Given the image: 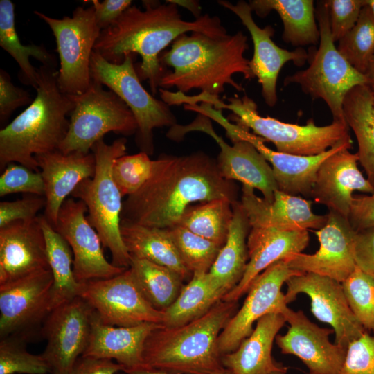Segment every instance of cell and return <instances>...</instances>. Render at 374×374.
<instances>
[{
    "label": "cell",
    "instance_id": "21",
    "mask_svg": "<svg viewBox=\"0 0 374 374\" xmlns=\"http://www.w3.org/2000/svg\"><path fill=\"white\" fill-rule=\"evenodd\" d=\"M217 3L231 10L239 17L249 32L253 44V55L249 66L262 87V96L265 103L274 107L277 101V80L279 73L285 63L292 61L296 66H303L308 61V53L303 48L288 51L276 45L271 37L274 29L271 25L260 28L252 16L249 3L241 0L233 4L228 1Z\"/></svg>",
    "mask_w": 374,
    "mask_h": 374
},
{
    "label": "cell",
    "instance_id": "23",
    "mask_svg": "<svg viewBox=\"0 0 374 374\" xmlns=\"http://www.w3.org/2000/svg\"><path fill=\"white\" fill-rule=\"evenodd\" d=\"M358 156L349 150L337 152L319 166L310 197L348 219L354 191L374 193V186L357 166Z\"/></svg>",
    "mask_w": 374,
    "mask_h": 374
},
{
    "label": "cell",
    "instance_id": "9",
    "mask_svg": "<svg viewBox=\"0 0 374 374\" xmlns=\"http://www.w3.org/2000/svg\"><path fill=\"white\" fill-rule=\"evenodd\" d=\"M92 80L84 92L69 95L74 107L66 135L59 148L62 153L88 154L108 132L125 136L136 132L138 125L131 109L114 92Z\"/></svg>",
    "mask_w": 374,
    "mask_h": 374
},
{
    "label": "cell",
    "instance_id": "15",
    "mask_svg": "<svg viewBox=\"0 0 374 374\" xmlns=\"http://www.w3.org/2000/svg\"><path fill=\"white\" fill-rule=\"evenodd\" d=\"M199 131L211 136L218 144L220 152L216 159L220 172L228 180L240 181L242 185L260 190L263 198L271 202L278 190L272 168L259 151L249 141H232L231 145L214 131L210 118L198 114L189 125L171 127L167 136L179 140L186 133Z\"/></svg>",
    "mask_w": 374,
    "mask_h": 374
},
{
    "label": "cell",
    "instance_id": "39",
    "mask_svg": "<svg viewBox=\"0 0 374 374\" xmlns=\"http://www.w3.org/2000/svg\"><path fill=\"white\" fill-rule=\"evenodd\" d=\"M337 48L354 69L366 73L374 55V15L366 3L355 25L338 42Z\"/></svg>",
    "mask_w": 374,
    "mask_h": 374
},
{
    "label": "cell",
    "instance_id": "45",
    "mask_svg": "<svg viewBox=\"0 0 374 374\" xmlns=\"http://www.w3.org/2000/svg\"><path fill=\"white\" fill-rule=\"evenodd\" d=\"M338 374H374V335L366 331L348 344Z\"/></svg>",
    "mask_w": 374,
    "mask_h": 374
},
{
    "label": "cell",
    "instance_id": "16",
    "mask_svg": "<svg viewBox=\"0 0 374 374\" xmlns=\"http://www.w3.org/2000/svg\"><path fill=\"white\" fill-rule=\"evenodd\" d=\"M94 310L78 296L54 308L40 335L46 341L41 354L51 374H69L89 342Z\"/></svg>",
    "mask_w": 374,
    "mask_h": 374
},
{
    "label": "cell",
    "instance_id": "31",
    "mask_svg": "<svg viewBox=\"0 0 374 374\" xmlns=\"http://www.w3.org/2000/svg\"><path fill=\"white\" fill-rule=\"evenodd\" d=\"M121 234L130 258L166 267L185 280L192 274L183 263L167 229L146 226L121 220Z\"/></svg>",
    "mask_w": 374,
    "mask_h": 374
},
{
    "label": "cell",
    "instance_id": "7",
    "mask_svg": "<svg viewBox=\"0 0 374 374\" xmlns=\"http://www.w3.org/2000/svg\"><path fill=\"white\" fill-rule=\"evenodd\" d=\"M126 143L124 137L111 144L106 143L103 139L97 141L91 149L96 159L95 175L82 181L71 195L85 204L87 219L98 233L103 247L109 250L112 263L128 269L131 258L120 229L123 197L112 172L115 159L126 154Z\"/></svg>",
    "mask_w": 374,
    "mask_h": 374
},
{
    "label": "cell",
    "instance_id": "43",
    "mask_svg": "<svg viewBox=\"0 0 374 374\" xmlns=\"http://www.w3.org/2000/svg\"><path fill=\"white\" fill-rule=\"evenodd\" d=\"M154 164L149 155L140 152L124 154L115 159L112 172L122 197L137 192L150 176Z\"/></svg>",
    "mask_w": 374,
    "mask_h": 374
},
{
    "label": "cell",
    "instance_id": "17",
    "mask_svg": "<svg viewBox=\"0 0 374 374\" xmlns=\"http://www.w3.org/2000/svg\"><path fill=\"white\" fill-rule=\"evenodd\" d=\"M208 117L226 130L230 140L243 139L250 142L271 164L278 190L287 194L310 197L317 170L323 161L334 153L350 150L351 139L344 140L327 151L317 155L300 156L274 151L265 145V140L249 130L232 123L223 116L221 110L211 109Z\"/></svg>",
    "mask_w": 374,
    "mask_h": 374
},
{
    "label": "cell",
    "instance_id": "38",
    "mask_svg": "<svg viewBox=\"0 0 374 374\" xmlns=\"http://www.w3.org/2000/svg\"><path fill=\"white\" fill-rule=\"evenodd\" d=\"M233 203L227 199H215L190 205L177 225L222 247L232 222Z\"/></svg>",
    "mask_w": 374,
    "mask_h": 374
},
{
    "label": "cell",
    "instance_id": "26",
    "mask_svg": "<svg viewBox=\"0 0 374 374\" xmlns=\"http://www.w3.org/2000/svg\"><path fill=\"white\" fill-rule=\"evenodd\" d=\"M240 203L250 226H273L283 230H319L327 221V214L312 211V202L279 190L271 202L259 197L251 187L242 185Z\"/></svg>",
    "mask_w": 374,
    "mask_h": 374
},
{
    "label": "cell",
    "instance_id": "18",
    "mask_svg": "<svg viewBox=\"0 0 374 374\" xmlns=\"http://www.w3.org/2000/svg\"><path fill=\"white\" fill-rule=\"evenodd\" d=\"M285 283L287 304L299 294L308 296L313 315L332 327L335 344L347 350L352 341L366 332L352 312L341 283L314 273H302L291 277Z\"/></svg>",
    "mask_w": 374,
    "mask_h": 374
},
{
    "label": "cell",
    "instance_id": "11",
    "mask_svg": "<svg viewBox=\"0 0 374 374\" xmlns=\"http://www.w3.org/2000/svg\"><path fill=\"white\" fill-rule=\"evenodd\" d=\"M34 13L48 25L55 38L60 60L57 80L60 89L67 95L84 92L92 81L91 58L101 33L93 6H78L72 17L62 19L51 17L39 11Z\"/></svg>",
    "mask_w": 374,
    "mask_h": 374
},
{
    "label": "cell",
    "instance_id": "29",
    "mask_svg": "<svg viewBox=\"0 0 374 374\" xmlns=\"http://www.w3.org/2000/svg\"><path fill=\"white\" fill-rule=\"evenodd\" d=\"M286 323L280 313L265 315L234 351L222 356L224 368L233 374H271L287 368L272 357L274 341Z\"/></svg>",
    "mask_w": 374,
    "mask_h": 374
},
{
    "label": "cell",
    "instance_id": "30",
    "mask_svg": "<svg viewBox=\"0 0 374 374\" xmlns=\"http://www.w3.org/2000/svg\"><path fill=\"white\" fill-rule=\"evenodd\" d=\"M233 216L225 244L208 272V275L224 295L241 280L249 260L247 245L251 229L240 202L233 204Z\"/></svg>",
    "mask_w": 374,
    "mask_h": 374
},
{
    "label": "cell",
    "instance_id": "59",
    "mask_svg": "<svg viewBox=\"0 0 374 374\" xmlns=\"http://www.w3.org/2000/svg\"><path fill=\"white\" fill-rule=\"evenodd\" d=\"M116 374H126L125 373L123 372V373H118Z\"/></svg>",
    "mask_w": 374,
    "mask_h": 374
},
{
    "label": "cell",
    "instance_id": "3",
    "mask_svg": "<svg viewBox=\"0 0 374 374\" xmlns=\"http://www.w3.org/2000/svg\"><path fill=\"white\" fill-rule=\"evenodd\" d=\"M248 48L247 37L242 31L222 37L198 32L182 34L159 56L162 68L171 69L163 70L159 87H175L184 94L198 89L199 94L217 98L226 85L244 91L233 75L241 73L245 79L255 78L244 55Z\"/></svg>",
    "mask_w": 374,
    "mask_h": 374
},
{
    "label": "cell",
    "instance_id": "8",
    "mask_svg": "<svg viewBox=\"0 0 374 374\" xmlns=\"http://www.w3.org/2000/svg\"><path fill=\"white\" fill-rule=\"evenodd\" d=\"M320 39L317 48L309 49V66L284 79V85L298 84L313 99H322L332 115V122L346 123L343 102L347 93L357 85H366L365 75L354 69L339 52L332 39L326 1L315 8Z\"/></svg>",
    "mask_w": 374,
    "mask_h": 374
},
{
    "label": "cell",
    "instance_id": "48",
    "mask_svg": "<svg viewBox=\"0 0 374 374\" xmlns=\"http://www.w3.org/2000/svg\"><path fill=\"white\" fill-rule=\"evenodd\" d=\"M33 101L26 90L15 86L10 75L0 70V120L6 121L18 107L30 105Z\"/></svg>",
    "mask_w": 374,
    "mask_h": 374
},
{
    "label": "cell",
    "instance_id": "55",
    "mask_svg": "<svg viewBox=\"0 0 374 374\" xmlns=\"http://www.w3.org/2000/svg\"><path fill=\"white\" fill-rule=\"evenodd\" d=\"M364 75L366 78V85L374 93V55L369 63L368 69Z\"/></svg>",
    "mask_w": 374,
    "mask_h": 374
},
{
    "label": "cell",
    "instance_id": "52",
    "mask_svg": "<svg viewBox=\"0 0 374 374\" xmlns=\"http://www.w3.org/2000/svg\"><path fill=\"white\" fill-rule=\"evenodd\" d=\"M124 370L123 366L111 359L80 356L69 374H116Z\"/></svg>",
    "mask_w": 374,
    "mask_h": 374
},
{
    "label": "cell",
    "instance_id": "22",
    "mask_svg": "<svg viewBox=\"0 0 374 374\" xmlns=\"http://www.w3.org/2000/svg\"><path fill=\"white\" fill-rule=\"evenodd\" d=\"M283 315L289 327L285 334L276 337L280 352L299 358L309 374H338L346 349L330 341L329 336L334 330L319 327L301 310L294 311L288 307Z\"/></svg>",
    "mask_w": 374,
    "mask_h": 374
},
{
    "label": "cell",
    "instance_id": "41",
    "mask_svg": "<svg viewBox=\"0 0 374 374\" xmlns=\"http://www.w3.org/2000/svg\"><path fill=\"white\" fill-rule=\"evenodd\" d=\"M354 315L366 330H374V278L356 266L341 283Z\"/></svg>",
    "mask_w": 374,
    "mask_h": 374
},
{
    "label": "cell",
    "instance_id": "6",
    "mask_svg": "<svg viewBox=\"0 0 374 374\" xmlns=\"http://www.w3.org/2000/svg\"><path fill=\"white\" fill-rule=\"evenodd\" d=\"M196 103H206L214 109L230 110L229 116L235 124L247 130L265 141L271 142L276 151L300 156L320 154L340 142L351 139L346 123L332 122L324 126L317 125L309 119L305 125L282 122L276 118L263 117L258 112L254 100L247 95L227 98V103L219 97L197 94Z\"/></svg>",
    "mask_w": 374,
    "mask_h": 374
},
{
    "label": "cell",
    "instance_id": "58",
    "mask_svg": "<svg viewBox=\"0 0 374 374\" xmlns=\"http://www.w3.org/2000/svg\"><path fill=\"white\" fill-rule=\"evenodd\" d=\"M373 105H374V93H373Z\"/></svg>",
    "mask_w": 374,
    "mask_h": 374
},
{
    "label": "cell",
    "instance_id": "44",
    "mask_svg": "<svg viewBox=\"0 0 374 374\" xmlns=\"http://www.w3.org/2000/svg\"><path fill=\"white\" fill-rule=\"evenodd\" d=\"M18 193L44 196V179L40 172L19 163H10L0 176V196Z\"/></svg>",
    "mask_w": 374,
    "mask_h": 374
},
{
    "label": "cell",
    "instance_id": "33",
    "mask_svg": "<svg viewBox=\"0 0 374 374\" xmlns=\"http://www.w3.org/2000/svg\"><path fill=\"white\" fill-rule=\"evenodd\" d=\"M345 121L357 139L358 162L374 186V105L373 92L366 85H357L343 102Z\"/></svg>",
    "mask_w": 374,
    "mask_h": 374
},
{
    "label": "cell",
    "instance_id": "42",
    "mask_svg": "<svg viewBox=\"0 0 374 374\" xmlns=\"http://www.w3.org/2000/svg\"><path fill=\"white\" fill-rule=\"evenodd\" d=\"M25 343L16 337L1 338L0 374L51 373V368L42 355L29 353Z\"/></svg>",
    "mask_w": 374,
    "mask_h": 374
},
{
    "label": "cell",
    "instance_id": "1",
    "mask_svg": "<svg viewBox=\"0 0 374 374\" xmlns=\"http://www.w3.org/2000/svg\"><path fill=\"white\" fill-rule=\"evenodd\" d=\"M238 187L222 177L217 161L203 152L184 156L161 154L150 177L123 202L121 220L168 229L178 224L193 203L227 199L235 202Z\"/></svg>",
    "mask_w": 374,
    "mask_h": 374
},
{
    "label": "cell",
    "instance_id": "32",
    "mask_svg": "<svg viewBox=\"0 0 374 374\" xmlns=\"http://www.w3.org/2000/svg\"><path fill=\"white\" fill-rule=\"evenodd\" d=\"M252 12L265 17L272 10L280 16L283 24V40L302 48L316 45L320 39L316 23L314 3L312 0H251Z\"/></svg>",
    "mask_w": 374,
    "mask_h": 374
},
{
    "label": "cell",
    "instance_id": "36",
    "mask_svg": "<svg viewBox=\"0 0 374 374\" xmlns=\"http://www.w3.org/2000/svg\"><path fill=\"white\" fill-rule=\"evenodd\" d=\"M224 293L211 282L208 273L193 274L174 303L164 312L162 325L177 327L198 319L221 301Z\"/></svg>",
    "mask_w": 374,
    "mask_h": 374
},
{
    "label": "cell",
    "instance_id": "14",
    "mask_svg": "<svg viewBox=\"0 0 374 374\" xmlns=\"http://www.w3.org/2000/svg\"><path fill=\"white\" fill-rule=\"evenodd\" d=\"M302 274L290 269L284 260L278 261L252 282L239 310L229 320L218 339L223 356L234 351L253 330V324L265 315L283 312L288 308L282 287L291 277Z\"/></svg>",
    "mask_w": 374,
    "mask_h": 374
},
{
    "label": "cell",
    "instance_id": "28",
    "mask_svg": "<svg viewBox=\"0 0 374 374\" xmlns=\"http://www.w3.org/2000/svg\"><path fill=\"white\" fill-rule=\"evenodd\" d=\"M162 326L154 323L130 327L109 326L95 312L89 342L82 356L115 360L123 366V372L141 368L145 340Z\"/></svg>",
    "mask_w": 374,
    "mask_h": 374
},
{
    "label": "cell",
    "instance_id": "27",
    "mask_svg": "<svg viewBox=\"0 0 374 374\" xmlns=\"http://www.w3.org/2000/svg\"><path fill=\"white\" fill-rule=\"evenodd\" d=\"M45 185L46 206L43 215L55 226L60 209L76 187L93 177L96 159L93 152L64 154L60 150L35 157Z\"/></svg>",
    "mask_w": 374,
    "mask_h": 374
},
{
    "label": "cell",
    "instance_id": "46",
    "mask_svg": "<svg viewBox=\"0 0 374 374\" xmlns=\"http://www.w3.org/2000/svg\"><path fill=\"white\" fill-rule=\"evenodd\" d=\"M329 13L330 33L335 43L339 42L355 25L364 0L326 1Z\"/></svg>",
    "mask_w": 374,
    "mask_h": 374
},
{
    "label": "cell",
    "instance_id": "37",
    "mask_svg": "<svg viewBox=\"0 0 374 374\" xmlns=\"http://www.w3.org/2000/svg\"><path fill=\"white\" fill-rule=\"evenodd\" d=\"M130 268L145 299L160 311L174 303L184 285L177 273L145 259L131 258Z\"/></svg>",
    "mask_w": 374,
    "mask_h": 374
},
{
    "label": "cell",
    "instance_id": "5",
    "mask_svg": "<svg viewBox=\"0 0 374 374\" xmlns=\"http://www.w3.org/2000/svg\"><path fill=\"white\" fill-rule=\"evenodd\" d=\"M237 306V302L221 300L188 323L155 329L145 340L142 368L175 374H213L222 370L218 339Z\"/></svg>",
    "mask_w": 374,
    "mask_h": 374
},
{
    "label": "cell",
    "instance_id": "2",
    "mask_svg": "<svg viewBox=\"0 0 374 374\" xmlns=\"http://www.w3.org/2000/svg\"><path fill=\"white\" fill-rule=\"evenodd\" d=\"M144 10L131 6L109 27L102 30L93 51L107 61L121 64L128 54H139L141 63L137 71L141 80H147L151 91L159 89L163 71L159 56L180 35L198 32L211 37L226 36L227 32L217 16L204 14L194 21L184 20L178 6L144 1Z\"/></svg>",
    "mask_w": 374,
    "mask_h": 374
},
{
    "label": "cell",
    "instance_id": "51",
    "mask_svg": "<svg viewBox=\"0 0 374 374\" xmlns=\"http://www.w3.org/2000/svg\"><path fill=\"white\" fill-rule=\"evenodd\" d=\"M95 18L98 27L104 30L109 27L132 3L130 0H92Z\"/></svg>",
    "mask_w": 374,
    "mask_h": 374
},
{
    "label": "cell",
    "instance_id": "49",
    "mask_svg": "<svg viewBox=\"0 0 374 374\" xmlns=\"http://www.w3.org/2000/svg\"><path fill=\"white\" fill-rule=\"evenodd\" d=\"M348 220L356 232L374 229V193L353 195Z\"/></svg>",
    "mask_w": 374,
    "mask_h": 374
},
{
    "label": "cell",
    "instance_id": "40",
    "mask_svg": "<svg viewBox=\"0 0 374 374\" xmlns=\"http://www.w3.org/2000/svg\"><path fill=\"white\" fill-rule=\"evenodd\" d=\"M167 229L187 269L192 274L208 273L222 247L179 225Z\"/></svg>",
    "mask_w": 374,
    "mask_h": 374
},
{
    "label": "cell",
    "instance_id": "20",
    "mask_svg": "<svg viewBox=\"0 0 374 374\" xmlns=\"http://www.w3.org/2000/svg\"><path fill=\"white\" fill-rule=\"evenodd\" d=\"M314 233L319 242L314 253H295L283 260L293 270L328 276L342 283L356 268L354 248L357 232L348 219L329 211L325 225Z\"/></svg>",
    "mask_w": 374,
    "mask_h": 374
},
{
    "label": "cell",
    "instance_id": "57",
    "mask_svg": "<svg viewBox=\"0 0 374 374\" xmlns=\"http://www.w3.org/2000/svg\"><path fill=\"white\" fill-rule=\"evenodd\" d=\"M287 368L284 369V370H281V371H275V372H273L271 374H287Z\"/></svg>",
    "mask_w": 374,
    "mask_h": 374
},
{
    "label": "cell",
    "instance_id": "4",
    "mask_svg": "<svg viewBox=\"0 0 374 374\" xmlns=\"http://www.w3.org/2000/svg\"><path fill=\"white\" fill-rule=\"evenodd\" d=\"M56 67L38 69L37 95L28 107L0 130V168L10 163L40 172L35 157L59 150L74 104L57 84Z\"/></svg>",
    "mask_w": 374,
    "mask_h": 374
},
{
    "label": "cell",
    "instance_id": "50",
    "mask_svg": "<svg viewBox=\"0 0 374 374\" xmlns=\"http://www.w3.org/2000/svg\"><path fill=\"white\" fill-rule=\"evenodd\" d=\"M354 257L356 266L374 278V229L357 233Z\"/></svg>",
    "mask_w": 374,
    "mask_h": 374
},
{
    "label": "cell",
    "instance_id": "56",
    "mask_svg": "<svg viewBox=\"0 0 374 374\" xmlns=\"http://www.w3.org/2000/svg\"><path fill=\"white\" fill-rule=\"evenodd\" d=\"M365 3L369 6L372 12L374 15V0H364Z\"/></svg>",
    "mask_w": 374,
    "mask_h": 374
},
{
    "label": "cell",
    "instance_id": "53",
    "mask_svg": "<svg viewBox=\"0 0 374 374\" xmlns=\"http://www.w3.org/2000/svg\"><path fill=\"white\" fill-rule=\"evenodd\" d=\"M170 2L175 3L177 6H182L188 9L194 17L197 19L201 15V6L199 1L193 0H169Z\"/></svg>",
    "mask_w": 374,
    "mask_h": 374
},
{
    "label": "cell",
    "instance_id": "12",
    "mask_svg": "<svg viewBox=\"0 0 374 374\" xmlns=\"http://www.w3.org/2000/svg\"><path fill=\"white\" fill-rule=\"evenodd\" d=\"M50 269L0 285V337L24 341L39 333L52 311Z\"/></svg>",
    "mask_w": 374,
    "mask_h": 374
},
{
    "label": "cell",
    "instance_id": "19",
    "mask_svg": "<svg viewBox=\"0 0 374 374\" xmlns=\"http://www.w3.org/2000/svg\"><path fill=\"white\" fill-rule=\"evenodd\" d=\"M87 211L82 201L68 197L60 209L54 227L72 250L73 271L80 283L109 278L126 269L105 258L100 236L85 216Z\"/></svg>",
    "mask_w": 374,
    "mask_h": 374
},
{
    "label": "cell",
    "instance_id": "35",
    "mask_svg": "<svg viewBox=\"0 0 374 374\" xmlns=\"http://www.w3.org/2000/svg\"><path fill=\"white\" fill-rule=\"evenodd\" d=\"M0 46L17 62L20 68L21 81L37 87L38 69L29 60L33 57L42 65L56 67L55 55L42 45H23L15 28V5L10 0L0 1Z\"/></svg>",
    "mask_w": 374,
    "mask_h": 374
},
{
    "label": "cell",
    "instance_id": "47",
    "mask_svg": "<svg viewBox=\"0 0 374 374\" xmlns=\"http://www.w3.org/2000/svg\"><path fill=\"white\" fill-rule=\"evenodd\" d=\"M46 206L44 196L26 194L21 199L0 203V228L16 221H32Z\"/></svg>",
    "mask_w": 374,
    "mask_h": 374
},
{
    "label": "cell",
    "instance_id": "25",
    "mask_svg": "<svg viewBox=\"0 0 374 374\" xmlns=\"http://www.w3.org/2000/svg\"><path fill=\"white\" fill-rule=\"evenodd\" d=\"M49 269L39 216L0 228V285Z\"/></svg>",
    "mask_w": 374,
    "mask_h": 374
},
{
    "label": "cell",
    "instance_id": "13",
    "mask_svg": "<svg viewBox=\"0 0 374 374\" xmlns=\"http://www.w3.org/2000/svg\"><path fill=\"white\" fill-rule=\"evenodd\" d=\"M81 284L79 296L106 325L130 327L143 323L162 325L163 322L164 312L148 301L130 267L114 277Z\"/></svg>",
    "mask_w": 374,
    "mask_h": 374
},
{
    "label": "cell",
    "instance_id": "10",
    "mask_svg": "<svg viewBox=\"0 0 374 374\" xmlns=\"http://www.w3.org/2000/svg\"><path fill=\"white\" fill-rule=\"evenodd\" d=\"M135 54H128L121 64L107 61L93 51L90 72L91 80L107 86L129 107L137 123L136 142L148 155L154 152L153 130L177 125L170 105L147 91L134 68Z\"/></svg>",
    "mask_w": 374,
    "mask_h": 374
},
{
    "label": "cell",
    "instance_id": "54",
    "mask_svg": "<svg viewBox=\"0 0 374 374\" xmlns=\"http://www.w3.org/2000/svg\"><path fill=\"white\" fill-rule=\"evenodd\" d=\"M126 374H175L168 373L156 370L148 369V368H138L134 370H130L125 371ZM213 374H233L230 370L224 368L222 370L213 373Z\"/></svg>",
    "mask_w": 374,
    "mask_h": 374
},
{
    "label": "cell",
    "instance_id": "24",
    "mask_svg": "<svg viewBox=\"0 0 374 374\" xmlns=\"http://www.w3.org/2000/svg\"><path fill=\"white\" fill-rule=\"evenodd\" d=\"M307 230H283L273 226H251L247 245L249 260L240 283L222 300L238 302L254 279L272 264L302 253L309 244Z\"/></svg>",
    "mask_w": 374,
    "mask_h": 374
},
{
    "label": "cell",
    "instance_id": "34",
    "mask_svg": "<svg viewBox=\"0 0 374 374\" xmlns=\"http://www.w3.org/2000/svg\"><path fill=\"white\" fill-rule=\"evenodd\" d=\"M44 232L49 269L53 278L51 291V308L79 296L82 284L75 278L73 271V256L67 242L47 221L39 216Z\"/></svg>",
    "mask_w": 374,
    "mask_h": 374
}]
</instances>
